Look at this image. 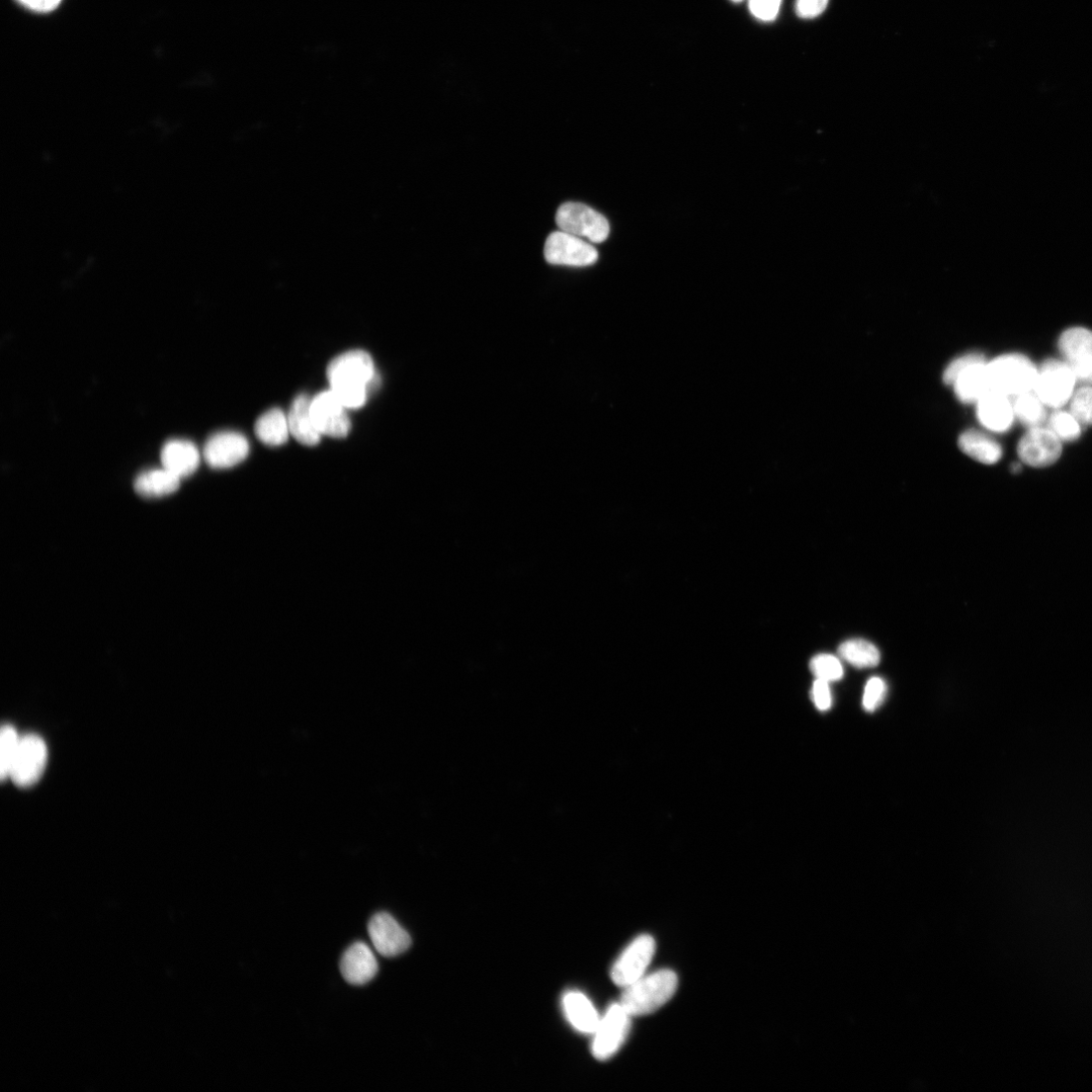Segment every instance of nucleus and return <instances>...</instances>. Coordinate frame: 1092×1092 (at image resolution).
<instances>
[{
	"label": "nucleus",
	"instance_id": "1",
	"mask_svg": "<svg viewBox=\"0 0 1092 1092\" xmlns=\"http://www.w3.org/2000/svg\"><path fill=\"white\" fill-rule=\"evenodd\" d=\"M375 375L374 361L364 351L348 352L335 358L327 368L331 391L347 409H359L366 404Z\"/></svg>",
	"mask_w": 1092,
	"mask_h": 1092
},
{
	"label": "nucleus",
	"instance_id": "2",
	"mask_svg": "<svg viewBox=\"0 0 1092 1092\" xmlns=\"http://www.w3.org/2000/svg\"><path fill=\"white\" fill-rule=\"evenodd\" d=\"M678 988V976L674 971L662 969L643 977L623 988L620 1003L631 1017L650 1015L660 1009Z\"/></svg>",
	"mask_w": 1092,
	"mask_h": 1092
},
{
	"label": "nucleus",
	"instance_id": "3",
	"mask_svg": "<svg viewBox=\"0 0 1092 1092\" xmlns=\"http://www.w3.org/2000/svg\"><path fill=\"white\" fill-rule=\"evenodd\" d=\"M990 391L1017 397L1034 390L1038 369L1022 355H1005L988 363Z\"/></svg>",
	"mask_w": 1092,
	"mask_h": 1092
},
{
	"label": "nucleus",
	"instance_id": "4",
	"mask_svg": "<svg viewBox=\"0 0 1092 1092\" xmlns=\"http://www.w3.org/2000/svg\"><path fill=\"white\" fill-rule=\"evenodd\" d=\"M988 363L977 354L954 360L945 370L943 381L953 387L958 400L964 404H976L990 391Z\"/></svg>",
	"mask_w": 1092,
	"mask_h": 1092
},
{
	"label": "nucleus",
	"instance_id": "5",
	"mask_svg": "<svg viewBox=\"0 0 1092 1092\" xmlns=\"http://www.w3.org/2000/svg\"><path fill=\"white\" fill-rule=\"evenodd\" d=\"M555 222L560 231L586 238L592 243L604 242L610 233L609 222L603 215L578 203L561 205L556 212Z\"/></svg>",
	"mask_w": 1092,
	"mask_h": 1092
},
{
	"label": "nucleus",
	"instance_id": "6",
	"mask_svg": "<svg viewBox=\"0 0 1092 1092\" xmlns=\"http://www.w3.org/2000/svg\"><path fill=\"white\" fill-rule=\"evenodd\" d=\"M48 763L46 741L38 734L21 735L9 779L20 787L35 785L43 776Z\"/></svg>",
	"mask_w": 1092,
	"mask_h": 1092
},
{
	"label": "nucleus",
	"instance_id": "7",
	"mask_svg": "<svg viewBox=\"0 0 1092 1092\" xmlns=\"http://www.w3.org/2000/svg\"><path fill=\"white\" fill-rule=\"evenodd\" d=\"M1076 381L1064 361L1048 360L1038 369L1033 391L1046 407L1059 409L1070 401Z\"/></svg>",
	"mask_w": 1092,
	"mask_h": 1092
},
{
	"label": "nucleus",
	"instance_id": "8",
	"mask_svg": "<svg viewBox=\"0 0 1092 1092\" xmlns=\"http://www.w3.org/2000/svg\"><path fill=\"white\" fill-rule=\"evenodd\" d=\"M631 1018L620 1002L608 1007L592 1035V1054L597 1060H608L619 1051L629 1034Z\"/></svg>",
	"mask_w": 1092,
	"mask_h": 1092
},
{
	"label": "nucleus",
	"instance_id": "9",
	"mask_svg": "<svg viewBox=\"0 0 1092 1092\" xmlns=\"http://www.w3.org/2000/svg\"><path fill=\"white\" fill-rule=\"evenodd\" d=\"M545 258L553 266L582 268L597 263L598 251L581 238L557 231L551 233L546 239Z\"/></svg>",
	"mask_w": 1092,
	"mask_h": 1092
},
{
	"label": "nucleus",
	"instance_id": "10",
	"mask_svg": "<svg viewBox=\"0 0 1092 1092\" xmlns=\"http://www.w3.org/2000/svg\"><path fill=\"white\" fill-rule=\"evenodd\" d=\"M655 952V942L649 935L635 938L612 966L611 979L625 988L645 975Z\"/></svg>",
	"mask_w": 1092,
	"mask_h": 1092
},
{
	"label": "nucleus",
	"instance_id": "11",
	"mask_svg": "<svg viewBox=\"0 0 1092 1092\" xmlns=\"http://www.w3.org/2000/svg\"><path fill=\"white\" fill-rule=\"evenodd\" d=\"M346 407L330 390L316 396L311 403L313 423L321 434L334 439L347 438L352 430Z\"/></svg>",
	"mask_w": 1092,
	"mask_h": 1092
},
{
	"label": "nucleus",
	"instance_id": "12",
	"mask_svg": "<svg viewBox=\"0 0 1092 1092\" xmlns=\"http://www.w3.org/2000/svg\"><path fill=\"white\" fill-rule=\"evenodd\" d=\"M1059 351L1076 380L1092 386V332L1079 327L1066 330Z\"/></svg>",
	"mask_w": 1092,
	"mask_h": 1092
},
{
	"label": "nucleus",
	"instance_id": "13",
	"mask_svg": "<svg viewBox=\"0 0 1092 1092\" xmlns=\"http://www.w3.org/2000/svg\"><path fill=\"white\" fill-rule=\"evenodd\" d=\"M368 930L376 951L384 957H397L412 945L409 933L390 913L375 914L369 922Z\"/></svg>",
	"mask_w": 1092,
	"mask_h": 1092
},
{
	"label": "nucleus",
	"instance_id": "14",
	"mask_svg": "<svg viewBox=\"0 0 1092 1092\" xmlns=\"http://www.w3.org/2000/svg\"><path fill=\"white\" fill-rule=\"evenodd\" d=\"M1018 454L1023 463L1033 468H1046L1059 460L1061 441L1049 429H1030L1018 446Z\"/></svg>",
	"mask_w": 1092,
	"mask_h": 1092
},
{
	"label": "nucleus",
	"instance_id": "15",
	"mask_svg": "<svg viewBox=\"0 0 1092 1092\" xmlns=\"http://www.w3.org/2000/svg\"><path fill=\"white\" fill-rule=\"evenodd\" d=\"M249 444L237 433H220L206 444L204 458L214 469H230L242 463L248 456Z\"/></svg>",
	"mask_w": 1092,
	"mask_h": 1092
},
{
	"label": "nucleus",
	"instance_id": "16",
	"mask_svg": "<svg viewBox=\"0 0 1092 1092\" xmlns=\"http://www.w3.org/2000/svg\"><path fill=\"white\" fill-rule=\"evenodd\" d=\"M976 413L980 425L995 434L1009 431L1016 417L1010 397L993 391H989L976 403Z\"/></svg>",
	"mask_w": 1092,
	"mask_h": 1092
},
{
	"label": "nucleus",
	"instance_id": "17",
	"mask_svg": "<svg viewBox=\"0 0 1092 1092\" xmlns=\"http://www.w3.org/2000/svg\"><path fill=\"white\" fill-rule=\"evenodd\" d=\"M561 1009L569 1025L579 1034L593 1035L601 1016L595 1005L580 991H566L561 998Z\"/></svg>",
	"mask_w": 1092,
	"mask_h": 1092
},
{
	"label": "nucleus",
	"instance_id": "18",
	"mask_svg": "<svg viewBox=\"0 0 1092 1092\" xmlns=\"http://www.w3.org/2000/svg\"><path fill=\"white\" fill-rule=\"evenodd\" d=\"M341 971L347 982L362 986L377 976L379 964L372 949L363 942H357L344 954Z\"/></svg>",
	"mask_w": 1092,
	"mask_h": 1092
},
{
	"label": "nucleus",
	"instance_id": "19",
	"mask_svg": "<svg viewBox=\"0 0 1092 1092\" xmlns=\"http://www.w3.org/2000/svg\"><path fill=\"white\" fill-rule=\"evenodd\" d=\"M200 461L197 447L187 441L168 442L161 451L162 468L180 479L193 475L198 470Z\"/></svg>",
	"mask_w": 1092,
	"mask_h": 1092
},
{
	"label": "nucleus",
	"instance_id": "20",
	"mask_svg": "<svg viewBox=\"0 0 1092 1092\" xmlns=\"http://www.w3.org/2000/svg\"><path fill=\"white\" fill-rule=\"evenodd\" d=\"M312 400L307 395L298 396L288 416L290 432L304 446H317L321 434L316 429L311 416Z\"/></svg>",
	"mask_w": 1092,
	"mask_h": 1092
},
{
	"label": "nucleus",
	"instance_id": "21",
	"mask_svg": "<svg viewBox=\"0 0 1092 1092\" xmlns=\"http://www.w3.org/2000/svg\"><path fill=\"white\" fill-rule=\"evenodd\" d=\"M181 480L164 468L150 470L136 478L134 489L143 498H161L176 493L180 489Z\"/></svg>",
	"mask_w": 1092,
	"mask_h": 1092
},
{
	"label": "nucleus",
	"instance_id": "22",
	"mask_svg": "<svg viewBox=\"0 0 1092 1092\" xmlns=\"http://www.w3.org/2000/svg\"><path fill=\"white\" fill-rule=\"evenodd\" d=\"M958 445L965 455L985 465H994L1002 457L1000 445L981 432H965L959 438Z\"/></svg>",
	"mask_w": 1092,
	"mask_h": 1092
},
{
	"label": "nucleus",
	"instance_id": "23",
	"mask_svg": "<svg viewBox=\"0 0 1092 1092\" xmlns=\"http://www.w3.org/2000/svg\"><path fill=\"white\" fill-rule=\"evenodd\" d=\"M289 420L280 409H272L260 417L256 425V435L264 444L278 447L289 440Z\"/></svg>",
	"mask_w": 1092,
	"mask_h": 1092
},
{
	"label": "nucleus",
	"instance_id": "24",
	"mask_svg": "<svg viewBox=\"0 0 1092 1092\" xmlns=\"http://www.w3.org/2000/svg\"><path fill=\"white\" fill-rule=\"evenodd\" d=\"M838 654L845 661L857 668H868L878 665L880 651L871 642L864 639H850L841 644Z\"/></svg>",
	"mask_w": 1092,
	"mask_h": 1092
},
{
	"label": "nucleus",
	"instance_id": "25",
	"mask_svg": "<svg viewBox=\"0 0 1092 1092\" xmlns=\"http://www.w3.org/2000/svg\"><path fill=\"white\" fill-rule=\"evenodd\" d=\"M1015 416L1029 429L1040 428L1047 419L1046 405L1034 391L1016 397Z\"/></svg>",
	"mask_w": 1092,
	"mask_h": 1092
},
{
	"label": "nucleus",
	"instance_id": "26",
	"mask_svg": "<svg viewBox=\"0 0 1092 1092\" xmlns=\"http://www.w3.org/2000/svg\"><path fill=\"white\" fill-rule=\"evenodd\" d=\"M20 739L21 735L13 725L6 724L2 727V733H0V776L3 780L9 779Z\"/></svg>",
	"mask_w": 1092,
	"mask_h": 1092
},
{
	"label": "nucleus",
	"instance_id": "27",
	"mask_svg": "<svg viewBox=\"0 0 1092 1092\" xmlns=\"http://www.w3.org/2000/svg\"><path fill=\"white\" fill-rule=\"evenodd\" d=\"M1048 429L1061 442H1074L1081 436V425L1070 412L1057 411L1052 414Z\"/></svg>",
	"mask_w": 1092,
	"mask_h": 1092
},
{
	"label": "nucleus",
	"instance_id": "28",
	"mask_svg": "<svg viewBox=\"0 0 1092 1092\" xmlns=\"http://www.w3.org/2000/svg\"><path fill=\"white\" fill-rule=\"evenodd\" d=\"M810 669L816 679L836 682L844 677L842 661L831 654H818L810 661Z\"/></svg>",
	"mask_w": 1092,
	"mask_h": 1092
},
{
	"label": "nucleus",
	"instance_id": "29",
	"mask_svg": "<svg viewBox=\"0 0 1092 1092\" xmlns=\"http://www.w3.org/2000/svg\"><path fill=\"white\" fill-rule=\"evenodd\" d=\"M1070 413L1081 426H1092V386L1086 385L1073 393L1070 401Z\"/></svg>",
	"mask_w": 1092,
	"mask_h": 1092
},
{
	"label": "nucleus",
	"instance_id": "30",
	"mask_svg": "<svg viewBox=\"0 0 1092 1092\" xmlns=\"http://www.w3.org/2000/svg\"><path fill=\"white\" fill-rule=\"evenodd\" d=\"M887 693L885 681L879 677L871 678L865 687L863 707L868 712H874L883 703Z\"/></svg>",
	"mask_w": 1092,
	"mask_h": 1092
},
{
	"label": "nucleus",
	"instance_id": "31",
	"mask_svg": "<svg viewBox=\"0 0 1092 1092\" xmlns=\"http://www.w3.org/2000/svg\"><path fill=\"white\" fill-rule=\"evenodd\" d=\"M782 0H749V11L754 18L771 22L778 16Z\"/></svg>",
	"mask_w": 1092,
	"mask_h": 1092
},
{
	"label": "nucleus",
	"instance_id": "32",
	"mask_svg": "<svg viewBox=\"0 0 1092 1092\" xmlns=\"http://www.w3.org/2000/svg\"><path fill=\"white\" fill-rule=\"evenodd\" d=\"M828 0H796L795 10L799 18L813 19L827 8Z\"/></svg>",
	"mask_w": 1092,
	"mask_h": 1092
},
{
	"label": "nucleus",
	"instance_id": "33",
	"mask_svg": "<svg viewBox=\"0 0 1092 1092\" xmlns=\"http://www.w3.org/2000/svg\"><path fill=\"white\" fill-rule=\"evenodd\" d=\"M811 695L816 708L820 711H827L831 707L832 699L828 682L816 679Z\"/></svg>",
	"mask_w": 1092,
	"mask_h": 1092
},
{
	"label": "nucleus",
	"instance_id": "34",
	"mask_svg": "<svg viewBox=\"0 0 1092 1092\" xmlns=\"http://www.w3.org/2000/svg\"><path fill=\"white\" fill-rule=\"evenodd\" d=\"M19 2L31 10L49 12L54 10L61 3V0H19Z\"/></svg>",
	"mask_w": 1092,
	"mask_h": 1092
},
{
	"label": "nucleus",
	"instance_id": "35",
	"mask_svg": "<svg viewBox=\"0 0 1092 1092\" xmlns=\"http://www.w3.org/2000/svg\"><path fill=\"white\" fill-rule=\"evenodd\" d=\"M1012 470H1013V472L1018 473V472L1021 471V466L1020 465H1014Z\"/></svg>",
	"mask_w": 1092,
	"mask_h": 1092
},
{
	"label": "nucleus",
	"instance_id": "36",
	"mask_svg": "<svg viewBox=\"0 0 1092 1092\" xmlns=\"http://www.w3.org/2000/svg\"><path fill=\"white\" fill-rule=\"evenodd\" d=\"M731 2L739 3V2H741V0H731Z\"/></svg>",
	"mask_w": 1092,
	"mask_h": 1092
}]
</instances>
